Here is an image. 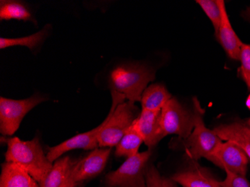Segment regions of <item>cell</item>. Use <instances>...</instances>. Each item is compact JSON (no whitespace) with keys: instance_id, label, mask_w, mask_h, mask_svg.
I'll return each mask as SVG.
<instances>
[{"instance_id":"cell-18","label":"cell","mask_w":250,"mask_h":187,"mask_svg":"<svg viewBox=\"0 0 250 187\" xmlns=\"http://www.w3.org/2000/svg\"><path fill=\"white\" fill-rule=\"evenodd\" d=\"M143 143H144L143 138L132 125L116 145V157L129 158L136 155L138 154L139 149Z\"/></svg>"},{"instance_id":"cell-5","label":"cell","mask_w":250,"mask_h":187,"mask_svg":"<svg viewBox=\"0 0 250 187\" xmlns=\"http://www.w3.org/2000/svg\"><path fill=\"white\" fill-rule=\"evenodd\" d=\"M151 155V150H148L127 158L118 169L107 174L105 179L106 187H147L146 169Z\"/></svg>"},{"instance_id":"cell-8","label":"cell","mask_w":250,"mask_h":187,"mask_svg":"<svg viewBox=\"0 0 250 187\" xmlns=\"http://www.w3.org/2000/svg\"><path fill=\"white\" fill-rule=\"evenodd\" d=\"M109 147L95 149L88 156L74 163L67 187H76L85 180L98 176L104 169L110 155Z\"/></svg>"},{"instance_id":"cell-1","label":"cell","mask_w":250,"mask_h":187,"mask_svg":"<svg viewBox=\"0 0 250 187\" xmlns=\"http://www.w3.org/2000/svg\"><path fill=\"white\" fill-rule=\"evenodd\" d=\"M6 140V162L18 164L39 184L42 182L53 168V163L45 155L39 139L22 141L18 137H14Z\"/></svg>"},{"instance_id":"cell-27","label":"cell","mask_w":250,"mask_h":187,"mask_svg":"<svg viewBox=\"0 0 250 187\" xmlns=\"http://www.w3.org/2000/svg\"><path fill=\"white\" fill-rule=\"evenodd\" d=\"M246 105H247V108L250 109V94L247 98V101H246Z\"/></svg>"},{"instance_id":"cell-14","label":"cell","mask_w":250,"mask_h":187,"mask_svg":"<svg viewBox=\"0 0 250 187\" xmlns=\"http://www.w3.org/2000/svg\"><path fill=\"white\" fill-rule=\"evenodd\" d=\"M0 187H40L39 183L22 167L13 163L2 164Z\"/></svg>"},{"instance_id":"cell-25","label":"cell","mask_w":250,"mask_h":187,"mask_svg":"<svg viewBox=\"0 0 250 187\" xmlns=\"http://www.w3.org/2000/svg\"><path fill=\"white\" fill-rule=\"evenodd\" d=\"M239 126L242 133L250 140V126L245 125L244 124L240 123V122Z\"/></svg>"},{"instance_id":"cell-15","label":"cell","mask_w":250,"mask_h":187,"mask_svg":"<svg viewBox=\"0 0 250 187\" xmlns=\"http://www.w3.org/2000/svg\"><path fill=\"white\" fill-rule=\"evenodd\" d=\"M74 162L69 157L58 159L47 177L39 184L40 187H67Z\"/></svg>"},{"instance_id":"cell-23","label":"cell","mask_w":250,"mask_h":187,"mask_svg":"<svg viewBox=\"0 0 250 187\" xmlns=\"http://www.w3.org/2000/svg\"><path fill=\"white\" fill-rule=\"evenodd\" d=\"M240 61L241 76L250 91V44H243Z\"/></svg>"},{"instance_id":"cell-17","label":"cell","mask_w":250,"mask_h":187,"mask_svg":"<svg viewBox=\"0 0 250 187\" xmlns=\"http://www.w3.org/2000/svg\"><path fill=\"white\" fill-rule=\"evenodd\" d=\"M213 130L222 141L231 142L238 146L250 160V140L240 129L239 122L221 125Z\"/></svg>"},{"instance_id":"cell-12","label":"cell","mask_w":250,"mask_h":187,"mask_svg":"<svg viewBox=\"0 0 250 187\" xmlns=\"http://www.w3.org/2000/svg\"><path fill=\"white\" fill-rule=\"evenodd\" d=\"M171 179L182 187H221L220 181L208 169L197 165V163L175 173Z\"/></svg>"},{"instance_id":"cell-24","label":"cell","mask_w":250,"mask_h":187,"mask_svg":"<svg viewBox=\"0 0 250 187\" xmlns=\"http://www.w3.org/2000/svg\"><path fill=\"white\" fill-rule=\"evenodd\" d=\"M226 177L223 181H220L221 187H250V182L246 177L225 170Z\"/></svg>"},{"instance_id":"cell-3","label":"cell","mask_w":250,"mask_h":187,"mask_svg":"<svg viewBox=\"0 0 250 187\" xmlns=\"http://www.w3.org/2000/svg\"><path fill=\"white\" fill-rule=\"evenodd\" d=\"M139 115L135 103L127 101L119 104L112 100L110 111L98 133V145L109 148L117 145Z\"/></svg>"},{"instance_id":"cell-7","label":"cell","mask_w":250,"mask_h":187,"mask_svg":"<svg viewBox=\"0 0 250 187\" xmlns=\"http://www.w3.org/2000/svg\"><path fill=\"white\" fill-rule=\"evenodd\" d=\"M194 114L185 109L178 100L172 98L161 109V126L164 137L177 135L188 139L194 128Z\"/></svg>"},{"instance_id":"cell-22","label":"cell","mask_w":250,"mask_h":187,"mask_svg":"<svg viewBox=\"0 0 250 187\" xmlns=\"http://www.w3.org/2000/svg\"><path fill=\"white\" fill-rule=\"evenodd\" d=\"M146 181L147 187H177L176 183L163 177L153 165L146 168Z\"/></svg>"},{"instance_id":"cell-28","label":"cell","mask_w":250,"mask_h":187,"mask_svg":"<svg viewBox=\"0 0 250 187\" xmlns=\"http://www.w3.org/2000/svg\"><path fill=\"white\" fill-rule=\"evenodd\" d=\"M248 126H250V119H249V121H248Z\"/></svg>"},{"instance_id":"cell-10","label":"cell","mask_w":250,"mask_h":187,"mask_svg":"<svg viewBox=\"0 0 250 187\" xmlns=\"http://www.w3.org/2000/svg\"><path fill=\"white\" fill-rule=\"evenodd\" d=\"M104 122L93 130L77 135L71 139H67L61 144L54 147H50L47 152V157L51 163L56 161L62 154L74 149H84L92 150L96 149L98 145V136L101 128L103 127Z\"/></svg>"},{"instance_id":"cell-11","label":"cell","mask_w":250,"mask_h":187,"mask_svg":"<svg viewBox=\"0 0 250 187\" xmlns=\"http://www.w3.org/2000/svg\"><path fill=\"white\" fill-rule=\"evenodd\" d=\"M161 110H142L133 123L148 147L156 145L164 138L161 130Z\"/></svg>"},{"instance_id":"cell-2","label":"cell","mask_w":250,"mask_h":187,"mask_svg":"<svg viewBox=\"0 0 250 187\" xmlns=\"http://www.w3.org/2000/svg\"><path fill=\"white\" fill-rule=\"evenodd\" d=\"M154 78V73L144 66H119L110 74L111 94L121 97L125 101L141 102L143 92Z\"/></svg>"},{"instance_id":"cell-21","label":"cell","mask_w":250,"mask_h":187,"mask_svg":"<svg viewBox=\"0 0 250 187\" xmlns=\"http://www.w3.org/2000/svg\"><path fill=\"white\" fill-rule=\"evenodd\" d=\"M196 2L211 21L217 35L221 22V0H197Z\"/></svg>"},{"instance_id":"cell-6","label":"cell","mask_w":250,"mask_h":187,"mask_svg":"<svg viewBox=\"0 0 250 187\" xmlns=\"http://www.w3.org/2000/svg\"><path fill=\"white\" fill-rule=\"evenodd\" d=\"M46 98L35 95L27 99L12 100L0 98V132L4 136H11L18 130L22 119Z\"/></svg>"},{"instance_id":"cell-26","label":"cell","mask_w":250,"mask_h":187,"mask_svg":"<svg viewBox=\"0 0 250 187\" xmlns=\"http://www.w3.org/2000/svg\"><path fill=\"white\" fill-rule=\"evenodd\" d=\"M242 15L244 19L250 22V8H247L244 12H243Z\"/></svg>"},{"instance_id":"cell-4","label":"cell","mask_w":250,"mask_h":187,"mask_svg":"<svg viewBox=\"0 0 250 187\" xmlns=\"http://www.w3.org/2000/svg\"><path fill=\"white\" fill-rule=\"evenodd\" d=\"M192 102L195 125L192 133L184 142L187 154L193 160L202 157L208 160L223 141L213 130L206 127L203 119L205 110L197 98H193Z\"/></svg>"},{"instance_id":"cell-19","label":"cell","mask_w":250,"mask_h":187,"mask_svg":"<svg viewBox=\"0 0 250 187\" xmlns=\"http://www.w3.org/2000/svg\"><path fill=\"white\" fill-rule=\"evenodd\" d=\"M32 15L29 10L21 2L17 1H1L0 3V20H19L30 21Z\"/></svg>"},{"instance_id":"cell-16","label":"cell","mask_w":250,"mask_h":187,"mask_svg":"<svg viewBox=\"0 0 250 187\" xmlns=\"http://www.w3.org/2000/svg\"><path fill=\"white\" fill-rule=\"evenodd\" d=\"M168 90L161 84H152L146 88L142 96V110L161 111L172 98Z\"/></svg>"},{"instance_id":"cell-20","label":"cell","mask_w":250,"mask_h":187,"mask_svg":"<svg viewBox=\"0 0 250 187\" xmlns=\"http://www.w3.org/2000/svg\"><path fill=\"white\" fill-rule=\"evenodd\" d=\"M47 29H42L36 34L31 35L23 38H18V39H6L1 38L0 39V48L5 49L10 46H26L31 50H33L36 46H39L43 39L47 36Z\"/></svg>"},{"instance_id":"cell-13","label":"cell","mask_w":250,"mask_h":187,"mask_svg":"<svg viewBox=\"0 0 250 187\" xmlns=\"http://www.w3.org/2000/svg\"><path fill=\"white\" fill-rule=\"evenodd\" d=\"M221 22L216 37L218 39L223 48L231 59L240 60L241 47L244 43L237 36L231 26L223 0H221Z\"/></svg>"},{"instance_id":"cell-9","label":"cell","mask_w":250,"mask_h":187,"mask_svg":"<svg viewBox=\"0 0 250 187\" xmlns=\"http://www.w3.org/2000/svg\"><path fill=\"white\" fill-rule=\"evenodd\" d=\"M215 165L246 177L250 159L247 154L231 142H222L208 159Z\"/></svg>"}]
</instances>
